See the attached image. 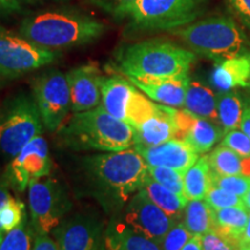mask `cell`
<instances>
[{
    "label": "cell",
    "instance_id": "cell-10",
    "mask_svg": "<svg viewBox=\"0 0 250 250\" xmlns=\"http://www.w3.org/2000/svg\"><path fill=\"white\" fill-rule=\"evenodd\" d=\"M34 99L46 129L58 131L72 109L66 74L51 70L41 74L33 83Z\"/></svg>",
    "mask_w": 250,
    "mask_h": 250
},
{
    "label": "cell",
    "instance_id": "cell-11",
    "mask_svg": "<svg viewBox=\"0 0 250 250\" xmlns=\"http://www.w3.org/2000/svg\"><path fill=\"white\" fill-rule=\"evenodd\" d=\"M51 167L48 143L42 136H37L12 158L4 179L9 187L22 192L31 181L48 176Z\"/></svg>",
    "mask_w": 250,
    "mask_h": 250
},
{
    "label": "cell",
    "instance_id": "cell-33",
    "mask_svg": "<svg viewBox=\"0 0 250 250\" xmlns=\"http://www.w3.org/2000/svg\"><path fill=\"white\" fill-rule=\"evenodd\" d=\"M204 199L213 210L233 208V206H242V208H246L245 204H243L242 197L215 186H211Z\"/></svg>",
    "mask_w": 250,
    "mask_h": 250
},
{
    "label": "cell",
    "instance_id": "cell-25",
    "mask_svg": "<svg viewBox=\"0 0 250 250\" xmlns=\"http://www.w3.org/2000/svg\"><path fill=\"white\" fill-rule=\"evenodd\" d=\"M249 212L248 208H242V206H233V208L214 210L213 229L230 239L240 247V236H241L247 221H248Z\"/></svg>",
    "mask_w": 250,
    "mask_h": 250
},
{
    "label": "cell",
    "instance_id": "cell-21",
    "mask_svg": "<svg viewBox=\"0 0 250 250\" xmlns=\"http://www.w3.org/2000/svg\"><path fill=\"white\" fill-rule=\"evenodd\" d=\"M134 87L130 81L121 77L103 78L101 85V105L109 114L126 122L127 105Z\"/></svg>",
    "mask_w": 250,
    "mask_h": 250
},
{
    "label": "cell",
    "instance_id": "cell-35",
    "mask_svg": "<svg viewBox=\"0 0 250 250\" xmlns=\"http://www.w3.org/2000/svg\"><path fill=\"white\" fill-rule=\"evenodd\" d=\"M192 236L183 221L180 220L173 225L159 245L161 250H181Z\"/></svg>",
    "mask_w": 250,
    "mask_h": 250
},
{
    "label": "cell",
    "instance_id": "cell-29",
    "mask_svg": "<svg viewBox=\"0 0 250 250\" xmlns=\"http://www.w3.org/2000/svg\"><path fill=\"white\" fill-rule=\"evenodd\" d=\"M34 232L33 225L26 217L17 228L5 234L0 242V250H31Z\"/></svg>",
    "mask_w": 250,
    "mask_h": 250
},
{
    "label": "cell",
    "instance_id": "cell-41",
    "mask_svg": "<svg viewBox=\"0 0 250 250\" xmlns=\"http://www.w3.org/2000/svg\"><path fill=\"white\" fill-rule=\"evenodd\" d=\"M240 129L250 138V101L245 104V110H243L242 120L241 123H240Z\"/></svg>",
    "mask_w": 250,
    "mask_h": 250
},
{
    "label": "cell",
    "instance_id": "cell-28",
    "mask_svg": "<svg viewBox=\"0 0 250 250\" xmlns=\"http://www.w3.org/2000/svg\"><path fill=\"white\" fill-rule=\"evenodd\" d=\"M217 103L219 123L225 133L240 129V123L245 110V102L242 101L241 96L230 90L221 92L217 95Z\"/></svg>",
    "mask_w": 250,
    "mask_h": 250
},
{
    "label": "cell",
    "instance_id": "cell-31",
    "mask_svg": "<svg viewBox=\"0 0 250 250\" xmlns=\"http://www.w3.org/2000/svg\"><path fill=\"white\" fill-rule=\"evenodd\" d=\"M26 217V205L19 199L12 197L0 208V237L2 239L6 233L17 228Z\"/></svg>",
    "mask_w": 250,
    "mask_h": 250
},
{
    "label": "cell",
    "instance_id": "cell-26",
    "mask_svg": "<svg viewBox=\"0 0 250 250\" xmlns=\"http://www.w3.org/2000/svg\"><path fill=\"white\" fill-rule=\"evenodd\" d=\"M214 210L205 199L188 201L182 221L191 235L203 236L214 228Z\"/></svg>",
    "mask_w": 250,
    "mask_h": 250
},
{
    "label": "cell",
    "instance_id": "cell-27",
    "mask_svg": "<svg viewBox=\"0 0 250 250\" xmlns=\"http://www.w3.org/2000/svg\"><path fill=\"white\" fill-rule=\"evenodd\" d=\"M208 158L214 173L250 176V158H242L223 144L215 147Z\"/></svg>",
    "mask_w": 250,
    "mask_h": 250
},
{
    "label": "cell",
    "instance_id": "cell-47",
    "mask_svg": "<svg viewBox=\"0 0 250 250\" xmlns=\"http://www.w3.org/2000/svg\"><path fill=\"white\" fill-rule=\"evenodd\" d=\"M241 250H250V245H249V246H246V247H243V248H242Z\"/></svg>",
    "mask_w": 250,
    "mask_h": 250
},
{
    "label": "cell",
    "instance_id": "cell-30",
    "mask_svg": "<svg viewBox=\"0 0 250 250\" xmlns=\"http://www.w3.org/2000/svg\"><path fill=\"white\" fill-rule=\"evenodd\" d=\"M159 104L152 102L145 95L134 88L131 95L129 105H127V117L126 123H129L132 127L143 123L158 111Z\"/></svg>",
    "mask_w": 250,
    "mask_h": 250
},
{
    "label": "cell",
    "instance_id": "cell-22",
    "mask_svg": "<svg viewBox=\"0 0 250 250\" xmlns=\"http://www.w3.org/2000/svg\"><path fill=\"white\" fill-rule=\"evenodd\" d=\"M184 109L197 117L219 124L217 94L201 81L190 80L187 89Z\"/></svg>",
    "mask_w": 250,
    "mask_h": 250
},
{
    "label": "cell",
    "instance_id": "cell-17",
    "mask_svg": "<svg viewBox=\"0 0 250 250\" xmlns=\"http://www.w3.org/2000/svg\"><path fill=\"white\" fill-rule=\"evenodd\" d=\"M132 85L155 102L168 107H184L189 76L168 78H127Z\"/></svg>",
    "mask_w": 250,
    "mask_h": 250
},
{
    "label": "cell",
    "instance_id": "cell-14",
    "mask_svg": "<svg viewBox=\"0 0 250 250\" xmlns=\"http://www.w3.org/2000/svg\"><path fill=\"white\" fill-rule=\"evenodd\" d=\"M71 92L72 110L81 112L98 107L101 102L103 76L98 65L88 62L72 68L66 74Z\"/></svg>",
    "mask_w": 250,
    "mask_h": 250
},
{
    "label": "cell",
    "instance_id": "cell-44",
    "mask_svg": "<svg viewBox=\"0 0 250 250\" xmlns=\"http://www.w3.org/2000/svg\"><path fill=\"white\" fill-rule=\"evenodd\" d=\"M249 245H250V212H249V218H248V221H247L245 229H243L241 236H240V247H241V249L243 247L249 246Z\"/></svg>",
    "mask_w": 250,
    "mask_h": 250
},
{
    "label": "cell",
    "instance_id": "cell-6",
    "mask_svg": "<svg viewBox=\"0 0 250 250\" xmlns=\"http://www.w3.org/2000/svg\"><path fill=\"white\" fill-rule=\"evenodd\" d=\"M204 0H134L118 4L115 13L136 30H174L202 13Z\"/></svg>",
    "mask_w": 250,
    "mask_h": 250
},
{
    "label": "cell",
    "instance_id": "cell-16",
    "mask_svg": "<svg viewBox=\"0 0 250 250\" xmlns=\"http://www.w3.org/2000/svg\"><path fill=\"white\" fill-rule=\"evenodd\" d=\"M176 123L179 127L176 138L187 142L198 154L212 149L225 134L224 129L219 124L197 117L186 109H176Z\"/></svg>",
    "mask_w": 250,
    "mask_h": 250
},
{
    "label": "cell",
    "instance_id": "cell-48",
    "mask_svg": "<svg viewBox=\"0 0 250 250\" xmlns=\"http://www.w3.org/2000/svg\"><path fill=\"white\" fill-rule=\"evenodd\" d=\"M0 242H1V237H0Z\"/></svg>",
    "mask_w": 250,
    "mask_h": 250
},
{
    "label": "cell",
    "instance_id": "cell-40",
    "mask_svg": "<svg viewBox=\"0 0 250 250\" xmlns=\"http://www.w3.org/2000/svg\"><path fill=\"white\" fill-rule=\"evenodd\" d=\"M21 4L19 0H0V18H7L20 13Z\"/></svg>",
    "mask_w": 250,
    "mask_h": 250
},
{
    "label": "cell",
    "instance_id": "cell-3",
    "mask_svg": "<svg viewBox=\"0 0 250 250\" xmlns=\"http://www.w3.org/2000/svg\"><path fill=\"white\" fill-rule=\"evenodd\" d=\"M61 142L74 149L118 152L133 147L134 129L99 104L74 112L58 129Z\"/></svg>",
    "mask_w": 250,
    "mask_h": 250
},
{
    "label": "cell",
    "instance_id": "cell-36",
    "mask_svg": "<svg viewBox=\"0 0 250 250\" xmlns=\"http://www.w3.org/2000/svg\"><path fill=\"white\" fill-rule=\"evenodd\" d=\"M221 144L242 158H250V138L241 129H235L227 132Z\"/></svg>",
    "mask_w": 250,
    "mask_h": 250
},
{
    "label": "cell",
    "instance_id": "cell-5",
    "mask_svg": "<svg viewBox=\"0 0 250 250\" xmlns=\"http://www.w3.org/2000/svg\"><path fill=\"white\" fill-rule=\"evenodd\" d=\"M196 54L217 62L241 55L246 35L233 19L211 17L171 30Z\"/></svg>",
    "mask_w": 250,
    "mask_h": 250
},
{
    "label": "cell",
    "instance_id": "cell-1",
    "mask_svg": "<svg viewBox=\"0 0 250 250\" xmlns=\"http://www.w3.org/2000/svg\"><path fill=\"white\" fill-rule=\"evenodd\" d=\"M83 169L94 195L107 210L126 205L148 177V165L133 147L87 156Z\"/></svg>",
    "mask_w": 250,
    "mask_h": 250
},
{
    "label": "cell",
    "instance_id": "cell-18",
    "mask_svg": "<svg viewBox=\"0 0 250 250\" xmlns=\"http://www.w3.org/2000/svg\"><path fill=\"white\" fill-rule=\"evenodd\" d=\"M134 129L133 146H155L176 138L179 127L176 123V109L159 104L153 116L137 125Z\"/></svg>",
    "mask_w": 250,
    "mask_h": 250
},
{
    "label": "cell",
    "instance_id": "cell-39",
    "mask_svg": "<svg viewBox=\"0 0 250 250\" xmlns=\"http://www.w3.org/2000/svg\"><path fill=\"white\" fill-rule=\"evenodd\" d=\"M31 250H59L57 242L49 236V234H34L33 249Z\"/></svg>",
    "mask_w": 250,
    "mask_h": 250
},
{
    "label": "cell",
    "instance_id": "cell-15",
    "mask_svg": "<svg viewBox=\"0 0 250 250\" xmlns=\"http://www.w3.org/2000/svg\"><path fill=\"white\" fill-rule=\"evenodd\" d=\"M151 167H168L186 174L199 154L183 139L173 138L155 146H133Z\"/></svg>",
    "mask_w": 250,
    "mask_h": 250
},
{
    "label": "cell",
    "instance_id": "cell-20",
    "mask_svg": "<svg viewBox=\"0 0 250 250\" xmlns=\"http://www.w3.org/2000/svg\"><path fill=\"white\" fill-rule=\"evenodd\" d=\"M212 83L221 92L250 86V55H240L219 62L211 76Z\"/></svg>",
    "mask_w": 250,
    "mask_h": 250
},
{
    "label": "cell",
    "instance_id": "cell-23",
    "mask_svg": "<svg viewBox=\"0 0 250 250\" xmlns=\"http://www.w3.org/2000/svg\"><path fill=\"white\" fill-rule=\"evenodd\" d=\"M212 168L208 155L199 156L184 174V196L188 201L204 199L212 186Z\"/></svg>",
    "mask_w": 250,
    "mask_h": 250
},
{
    "label": "cell",
    "instance_id": "cell-38",
    "mask_svg": "<svg viewBox=\"0 0 250 250\" xmlns=\"http://www.w3.org/2000/svg\"><path fill=\"white\" fill-rule=\"evenodd\" d=\"M229 4L241 22L250 29V0H229Z\"/></svg>",
    "mask_w": 250,
    "mask_h": 250
},
{
    "label": "cell",
    "instance_id": "cell-8",
    "mask_svg": "<svg viewBox=\"0 0 250 250\" xmlns=\"http://www.w3.org/2000/svg\"><path fill=\"white\" fill-rule=\"evenodd\" d=\"M30 223L35 233L49 234L72 208L66 190L55 179H39L28 186Z\"/></svg>",
    "mask_w": 250,
    "mask_h": 250
},
{
    "label": "cell",
    "instance_id": "cell-24",
    "mask_svg": "<svg viewBox=\"0 0 250 250\" xmlns=\"http://www.w3.org/2000/svg\"><path fill=\"white\" fill-rule=\"evenodd\" d=\"M142 189L145 190L151 201L161 210H164L170 218L175 219L176 221L182 220L184 208L188 203L187 198H183L171 190L167 189L162 184L153 180L149 175Z\"/></svg>",
    "mask_w": 250,
    "mask_h": 250
},
{
    "label": "cell",
    "instance_id": "cell-37",
    "mask_svg": "<svg viewBox=\"0 0 250 250\" xmlns=\"http://www.w3.org/2000/svg\"><path fill=\"white\" fill-rule=\"evenodd\" d=\"M203 250H241L232 240L212 229L202 236Z\"/></svg>",
    "mask_w": 250,
    "mask_h": 250
},
{
    "label": "cell",
    "instance_id": "cell-13",
    "mask_svg": "<svg viewBox=\"0 0 250 250\" xmlns=\"http://www.w3.org/2000/svg\"><path fill=\"white\" fill-rule=\"evenodd\" d=\"M59 250H100L103 225L90 215H77L54 229Z\"/></svg>",
    "mask_w": 250,
    "mask_h": 250
},
{
    "label": "cell",
    "instance_id": "cell-45",
    "mask_svg": "<svg viewBox=\"0 0 250 250\" xmlns=\"http://www.w3.org/2000/svg\"><path fill=\"white\" fill-rule=\"evenodd\" d=\"M242 201H243V204H245L246 208L250 211V187H249V189L247 190V192L245 193V195H243Z\"/></svg>",
    "mask_w": 250,
    "mask_h": 250
},
{
    "label": "cell",
    "instance_id": "cell-12",
    "mask_svg": "<svg viewBox=\"0 0 250 250\" xmlns=\"http://www.w3.org/2000/svg\"><path fill=\"white\" fill-rule=\"evenodd\" d=\"M120 217L131 229L156 243L161 242L168 230L176 223L175 219L154 204L143 189L131 197L123 214Z\"/></svg>",
    "mask_w": 250,
    "mask_h": 250
},
{
    "label": "cell",
    "instance_id": "cell-42",
    "mask_svg": "<svg viewBox=\"0 0 250 250\" xmlns=\"http://www.w3.org/2000/svg\"><path fill=\"white\" fill-rule=\"evenodd\" d=\"M8 188H9V186H8V183L6 182L5 179L0 180V208H1L2 206H4L6 203H7L9 199L13 197L11 193H9Z\"/></svg>",
    "mask_w": 250,
    "mask_h": 250
},
{
    "label": "cell",
    "instance_id": "cell-7",
    "mask_svg": "<svg viewBox=\"0 0 250 250\" xmlns=\"http://www.w3.org/2000/svg\"><path fill=\"white\" fill-rule=\"evenodd\" d=\"M42 123L35 99L19 94L0 114V152L14 158L31 139L41 136Z\"/></svg>",
    "mask_w": 250,
    "mask_h": 250
},
{
    "label": "cell",
    "instance_id": "cell-46",
    "mask_svg": "<svg viewBox=\"0 0 250 250\" xmlns=\"http://www.w3.org/2000/svg\"><path fill=\"white\" fill-rule=\"evenodd\" d=\"M115 1H118L120 4H124V2H131V1H134V0H115Z\"/></svg>",
    "mask_w": 250,
    "mask_h": 250
},
{
    "label": "cell",
    "instance_id": "cell-9",
    "mask_svg": "<svg viewBox=\"0 0 250 250\" xmlns=\"http://www.w3.org/2000/svg\"><path fill=\"white\" fill-rule=\"evenodd\" d=\"M59 56V52L41 48L0 26V83L51 64Z\"/></svg>",
    "mask_w": 250,
    "mask_h": 250
},
{
    "label": "cell",
    "instance_id": "cell-34",
    "mask_svg": "<svg viewBox=\"0 0 250 250\" xmlns=\"http://www.w3.org/2000/svg\"><path fill=\"white\" fill-rule=\"evenodd\" d=\"M212 186L223 188L225 190L243 197L250 187V176L246 175H220L212 170Z\"/></svg>",
    "mask_w": 250,
    "mask_h": 250
},
{
    "label": "cell",
    "instance_id": "cell-4",
    "mask_svg": "<svg viewBox=\"0 0 250 250\" xmlns=\"http://www.w3.org/2000/svg\"><path fill=\"white\" fill-rule=\"evenodd\" d=\"M195 62L191 50L164 40L125 45L116 54V68L127 78L188 76Z\"/></svg>",
    "mask_w": 250,
    "mask_h": 250
},
{
    "label": "cell",
    "instance_id": "cell-2",
    "mask_svg": "<svg viewBox=\"0 0 250 250\" xmlns=\"http://www.w3.org/2000/svg\"><path fill=\"white\" fill-rule=\"evenodd\" d=\"M104 31V24L95 18L68 11L42 12L26 18L20 24L23 39L49 50L89 44Z\"/></svg>",
    "mask_w": 250,
    "mask_h": 250
},
{
    "label": "cell",
    "instance_id": "cell-32",
    "mask_svg": "<svg viewBox=\"0 0 250 250\" xmlns=\"http://www.w3.org/2000/svg\"><path fill=\"white\" fill-rule=\"evenodd\" d=\"M148 175L167 189L186 198L184 196V173H181L173 168L148 166Z\"/></svg>",
    "mask_w": 250,
    "mask_h": 250
},
{
    "label": "cell",
    "instance_id": "cell-43",
    "mask_svg": "<svg viewBox=\"0 0 250 250\" xmlns=\"http://www.w3.org/2000/svg\"><path fill=\"white\" fill-rule=\"evenodd\" d=\"M181 250H203L202 248V236L193 235L191 239L186 243Z\"/></svg>",
    "mask_w": 250,
    "mask_h": 250
},
{
    "label": "cell",
    "instance_id": "cell-19",
    "mask_svg": "<svg viewBox=\"0 0 250 250\" xmlns=\"http://www.w3.org/2000/svg\"><path fill=\"white\" fill-rule=\"evenodd\" d=\"M100 250H161L160 245L134 232L122 220L114 218L102 236Z\"/></svg>",
    "mask_w": 250,
    "mask_h": 250
}]
</instances>
